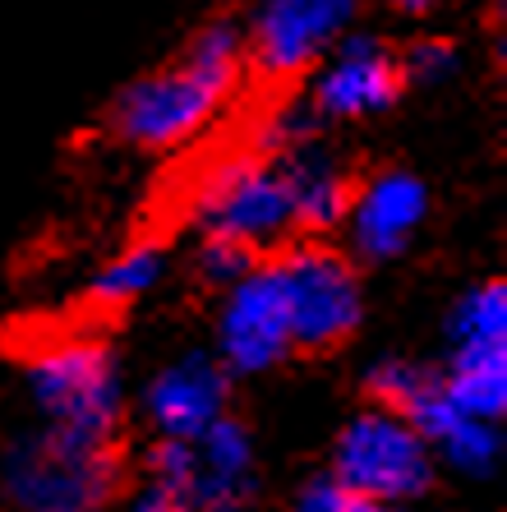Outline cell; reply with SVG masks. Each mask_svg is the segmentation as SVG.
I'll list each match as a JSON object with an SVG mask.
<instances>
[{"mask_svg":"<svg viewBox=\"0 0 507 512\" xmlns=\"http://www.w3.org/2000/svg\"><path fill=\"white\" fill-rule=\"evenodd\" d=\"M245 65V42L231 24L203 28L185 56L148 74L116 102V134L134 148H176L222 111Z\"/></svg>","mask_w":507,"mask_h":512,"instance_id":"6da1fadb","label":"cell"},{"mask_svg":"<svg viewBox=\"0 0 507 512\" xmlns=\"http://www.w3.org/2000/svg\"><path fill=\"white\" fill-rule=\"evenodd\" d=\"M28 388L47 416V429L88 443H116L125 388H120L116 356L102 342L93 337L47 342L28 365Z\"/></svg>","mask_w":507,"mask_h":512,"instance_id":"7a4b0ae2","label":"cell"},{"mask_svg":"<svg viewBox=\"0 0 507 512\" xmlns=\"http://www.w3.org/2000/svg\"><path fill=\"white\" fill-rule=\"evenodd\" d=\"M120 485L116 443H88L42 429L5 457L14 512H102Z\"/></svg>","mask_w":507,"mask_h":512,"instance_id":"3957f363","label":"cell"},{"mask_svg":"<svg viewBox=\"0 0 507 512\" xmlns=\"http://www.w3.org/2000/svg\"><path fill=\"white\" fill-rule=\"evenodd\" d=\"M332 476L378 508H406L434 480V453L397 411H360L332 448Z\"/></svg>","mask_w":507,"mask_h":512,"instance_id":"277c9868","label":"cell"},{"mask_svg":"<svg viewBox=\"0 0 507 512\" xmlns=\"http://www.w3.org/2000/svg\"><path fill=\"white\" fill-rule=\"evenodd\" d=\"M153 489L171 494L185 512H245L254 489V439L240 420L222 416L199 439H162L153 457Z\"/></svg>","mask_w":507,"mask_h":512,"instance_id":"5b68a950","label":"cell"},{"mask_svg":"<svg viewBox=\"0 0 507 512\" xmlns=\"http://www.w3.org/2000/svg\"><path fill=\"white\" fill-rule=\"evenodd\" d=\"M277 282L291 314V342L295 351H328L342 346L360 328L365 296L355 282V268L332 250H291L272 259Z\"/></svg>","mask_w":507,"mask_h":512,"instance_id":"8992f818","label":"cell"},{"mask_svg":"<svg viewBox=\"0 0 507 512\" xmlns=\"http://www.w3.org/2000/svg\"><path fill=\"white\" fill-rule=\"evenodd\" d=\"M199 222L208 227L213 240L245 245L249 254H259L268 245H277L282 236H291L295 213L282 167L259 162V157L222 167L199 194Z\"/></svg>","mask_w":507,"mask_h":512,"instance_id":"52a82bcc","label":"cell"},{"mask_svg":"<svg viewBox=\"0 0 507 512\" xmlns=\"http://www.w3.org/2000/svg\"><path fill=\"white\" fill-rule=\"evenodd\" d=\"M217 351H222V370L236 374H263L295 351L291 314H286V296L272 263H254L226 291L222 319H217Z\"/></svg>","mask_w":507,"mask_h":512,"instance_id":"ba28073f","label":"cell"},{"mask_svg":"<svg viewBox=\"0 0 507 512\" xmlns=\"http://www.w3.org/2000/svg\"><path fill=\"white\" fill-rule=\"evenodd\" d=\"M355 10L360 0H263L254 14L249 51L272 79L300 74L342 42Z\"/></svg>","mask_w":507,"mask_h":512,"instance_id":"9c48e42d","label":"cell"},{"mask_svg":"<svg viewBox=\"0 0 507 512\" xmlns=\"http://www.w3.org/2000/svg\"><path fill=\"white\" fill-rule=\"evenodd\" d=\"M429 217V190L425 180L411 171H383L365 185L351 190V208H346V231L360 259L383 263L411 250V240L420 236Z\"/></svg>","mask_w":507,"mask_h":512,"instance_id":"30bf717a","label":"cell"},{"mask_svg":"<svg viewBox=\"0 0 507 512\" xmlns=\"http://www.w3.org/2000/svg\"><path fill=\"white\" fill-rule=\"evenodd\" d=\"M401 93V65L378 37H342L314 79V111L360 120L388 111Z\"/></svg>","mask_w":507,"mask_h":512,"instance_id":"8fae6325","label":"cell"},{"mask_svg":"<svg viewBox=\"0 0 507 512\" xmlns=\"http://www.w3.org/2000/svg\"><path fill=\"white\" fill-rule=\"evenodd\" d=\"M397 416L411 420V429L429 443V453H438L452 471H461V476H489L498 466V457H503V429H498L494 420L466 416V411L443 393V383H438L434 374L420 383V393L401 406Z\"/></svg>","mask_w":507,"mask_h":512,"instance_id":"7c38bea8","label":"cell"},{"mask_svg":"<svg viewBox=\"0 0 507 512\" xmlns=\"http://www.w3.org/2000/svg\"><path fill=\"white\" fill-rule=\"evenodd\" d=\"M226 416V370L208 356L171 360L148 388V420L171 443L199 439Z\"/></svg>","mask_w":507,"mask_h":512,"instance_id":"4fadbf2b","label":"cell"},{"mask_svg":"<svg viewBox=\"0 0 507 512\" xmlns=\"http://www.w3.org/2000/svg\"><path fill=\"white\" fill-rule=\"evenodd\" d=\"M277 167H282V176H286L295 227L328 231L346 217V208H351V180H346V171L337 167L323 148H314V143L282 148Z\"/></svg>","mask_w":507,"mask_h":512,"instance_id":"5bb4252c","label":"cell"},{"mask_svg":"<svg viewBox=\"0 0 507 512\" xmlns=\"http://www.w3.org/2000/svg\"><path fill=\"white\" fill-rule=\"evenodd\" d=\"M438 383H443V393H448L466 416H480V420H494L498 425L507 411V342L457 346L448 374Z\"/></svg>","mask_w":507,"mask_h":512,"instance_id":"9a60e30c","label":"cell"},{"mask_svg":"<svg viewBox=\"0 0 507 512\" xmlns=\"http://www.w3.org/2000/svg\"><path fill=\"white\" fill-rule=\"evenodd\" d=\"M162 273H166L162 245H148V240L130 245V250L116 254V259L93 277V300L97 305H130V300L148 296V291L162 282Z\"/></svg>","mask_w":507,"mask_h":512,"instance_id":"2e32d148","label":"cell"},{"mask_svg":"<svg viewBox=\"0 0 507 512\" xmlns=\"http://www.w3.org/2000/svg\"><path fill=\"white\" fill-rule=\"evenodd\" d=\"M452 342L457 346H494L507 342V286L484 282L461 296L452 310Z\"/></svg>","mask_w":507,"mask_h":512,"instance_id":"e0dca14e","label":"cell"},{"mask_svg":"<svg viewBox=\"0 0 507 512\" xmlns=\"http://www.w3.org/2000/svg\"><path fill=\"white\" fill-rule=\"evenodd\" d=\"M425 379H429V370H420L411 360H383V365L369 370V393H374V402L383 411H401V406L420 393Z\"/></svg>","mask_w":507,"mask_h":512,"instance_id":"ac0fdd59","label":"cell"},{"mask_svg":"<svg viewBox=\"0 0 507 512\" xmlns=\"http://www.w3.org/2000/svg\"><path fill=\"white\" fill-rule=\"evenodd\" d=\"M254 268V254L245 250V245H231V240H203V250H199V273L203 282H213L222 286V291H231V286L240 282V277Z\"/></svg>","mask_w":507,"mask_h":512,"instance_id":"d6986e66","label":"cell"},{"mask_svg":"<svg viewBox=\"0 0 507 512\" xmlns=\"http://www.w3.org/2000/svg\"><path fill=\"white\" fill-rule=\"evenodd\" d=\"M295 512H383V508L369 503V499H360V494L346 489L337 476H319V480H309V485L300 489Z\"/></svg>","mask_w":507,"mask_h":512,"instance_id":"ffe728a7","label":"cell"},{"mask_svg":"<svg viewBox=\"0 0 507 512\" xmlns=\"http://www.w3.org/2000/svg\"><path fill=\"white\" fill-rule=\"evenodd\" d=\"M448 70H452V47H443V42H420V47H411L406 65H401V74H411L420 84H438Z\"/></svg>","mask_w":507,"mask_h":512,"instance_id":"44dd1931","label":"cell"},{"mask_svg":"<svg viewBox=\"0 0 507 512\" xmlns=\"http://www.w3.org/2000/svg\"><path fill=\"white\" fill-rule=\"evenodd\" d=\"M130 512H185L171 494H162V489H143L139 499L130 503Z\"/></svg>","mask_w":507,"mask_h":512,"instance_id":"7402d4cb","label":"cell"},{"mask_svg":"<svg viewBox=\"0 0 507 512\" xmlns=\"http://www.w3.org/2000/svg\"><path fill=\"white\" fill-rule=\"evenodd\" d=\"M401 10H425V5H434V0H397Z\"/></svg>","mask_w":507,"mask_h":512,"instance_id":"603a6c76","label":"cell"}]
</instances>
